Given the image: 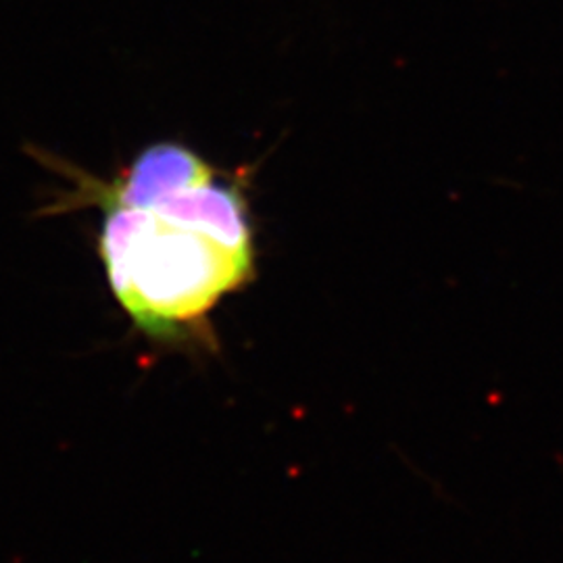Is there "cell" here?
I'll return each instance as SVG.
<instances>
[{
    "instance_id": "6da1fadb",
    "label": "cell",
    "mask_w": 563,
    "mask_h": 563,
    "mask_svg": "<svg viewBox=\"0 0 563 563\" xmlns=\"http://www.w3.org/2000/svg\"><path fill=\"white\" fill-rule=\"evenodd\" d=\"M80 192L102 209L99 255L111 292L151 341L186 339L253 278L249 205L181 144H153L113 180Z\"/></svg>"
}]
</instances>
